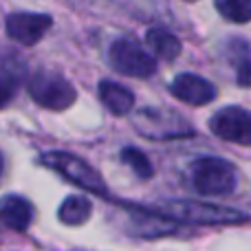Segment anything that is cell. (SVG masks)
I'll return each instance as SVG.
<instances>
[{"mask_svg":"<svg viewBox=\"0 0 251 251\" xmlns=\"http://www.w3.org/2000/svg\"><path fill=\"white\" fill-rule=\"evenodd\" d=\"M192 185L205 196H229L238 190V170L221 156H201L192 163Z\"/></svg>","mask_w":251,"mask_h":251,"instance_id":"obj_1","label":"cell"},{"mask_svg":"<svg viewBox=\"0 0 251 251\" xmlns=\"http://www.w3.org/2000/svg\"><path fill=\"white\" fill-rule=\"evenodd\" d=\"M163 216L172 218L174 223L183 221L190 225H236V223L247 221V214L238 209L199 203V201H170L163 205Z\"/></svg>","mask_w":251,"mask_h":251,"instance_id":"obj_2","label":"cell"},{"mask_svg":"<svg viewBox=\"0 0 251 251\" xmlns=\"http://www.w3.org/2000/svg\"><path fill=\"white\" fill-rule=\"evenodd\" d=\"M42 165H47L49 170L62 174L69 183H75L79 190H86L91 194L97 196H110L108 194V185L104 183L101 174L97 172L93 165H88L84 159L75 154H69V152H47L42 154Z\"/></svg>","mask_w":251,"mask_h":251,"instance_id":"obj_3","label":"cell"},{"mask_svg":"<svg viewBox=\"0 0 251 251\" xmlns=\"http://www.w3.org/2000/svg\"><path fill=\"white\" fill-rule=\"evenodd\" d=\"M29 95L35 104L49 110H66L75 100L73 84L57 71H38L29 79Z\"/></svg>","mask_w":251,"mask_h":251,"instance_id":"obj_4","label":"cell"},{"mask_svg":"<svg viewBox=\"0 0 251 251\" xmlns=\"http://www.w3.org/2000/svg\"><path fill=\"white\" fill-rule=\"evenodd\" d=\"M134 130L139 134L154 141H168V139L192 137L194 128L185 117L161 108H141L134 115Z\"/></svg>","mask_w":251,"mask_h":251,"instance_id":"obj_5","label":"cell"},{"mask_svg":"<svg viewBox=\"0 0 251 251\" xmlns=\"http://www.w3.org/2000/svg\"><path fill=\"white\" fill-rule=\"evenodd\" d=\"M108 62L122 75H130L137 79L152 77L156 73V60L132 38H119L110 44Z\"/></svg>","mask_w":251,"mask_h":251,"instance_id":"obj_6","label":"cell"},{"mask_svg":"<svg viewBox=\"0 0 251 251\" xmlns=\"http://www.w3.org/2000/svg\"><path fill=\"white\" fill-rule=\"evenodd\" d=\"M209 130L225 141H234L240 146L251 143V117L243 106H225L209 119Z\"/></svg>","mask_w":251,"mask_h":251,"instance_id":"obj_7","label":"cell"},{"mask_svg":"<svg viewBox=\"0 0 251 251\" xmlns=\"http://www.w3.org/2000/svg\"><path fill=\"white\" fill-rule=\"evenodd\" d=\"M53 20L49 13H33V11H18L7 16L4 29L9 38L16 40L22 47H33L35 42L42 40V35L51 29Z\"/></svg>","mask_w":251,"mask_h":251,"instance_id":"obj_8","label":"cell"},{"mask_svg":"<svg viewBox=\"0 0 251 251\" xmlns=\"http://www.w3.org/2000/svg\"><path fill=\"white\" fill-rule=\"evenodd\" d=\"M170 93L176 97L183 104H192V106H205L209 101L216 100L218 91L209 79L201 77L196 73H181L172 79L170 84Z\"/></svg>","mask_w":251,"mask_h":251,"instance_id":"obj_9","label":"cell"},{"mask_svg":"<svg viewBox=\"0 0 251 251\" xmlns=\"http://www.w3.org/2000/svg\"><path fill=\"white\" fill-rule=\"evenodd\" d=\"M26 75V64L16 51H0V108L11 104Z\"/></svg>","mask_w":251,"mask_h":251,"instance_id":"obj_10","label":"cell"},{"mask_svg":"<svg viewBox=\"0 0 251 251\" xmlns=\"http://www.w3.org/2000/svg\"><path fill=\"white\" fill-rule=\"evenodd\" d=\"M0 221L13 231H25L33 223V205L18 194H7L0 199Z\"/></svg>","mask_w":251,"mask_h":251,"instance_id":"obj_11","label":"cell"},{"mask_svg":"<svg viewBox=\"0 0 251 251\" xmlns=\"http://www.w3.org/2000/svg\"><path fill=\"white\" fill-rule=\"evenodd\" d=\"M132 209V218L134 223L130 225V231L139 236H146V238H154V236H165L172 234L176 229V223L168 216H161L156 212H148V209Z\"/></svg>","mask_w":251,"mask_h":251,"instance_id":"obj_12","label":"cell"},{"mask_svg":"<svg viewBox=\"0 0 251 251\" xmlns=\"http://www.w3.org/2000/svg\"><path fill=\"white\" fill-rule=\"evenodd\" d=\"M100 100L104 101V106L117 117H126L128 113H132L134 106V95L130 88H126L124 84L113 82V79H101L100 82Z\"/></svg>","mask_w":251,"mask_h":251,"instance_id":"obj_13","label":"cell"},{"mask_svg":"<svg viewBox=\"0 0 251 251\" xmlns=\"http://www.w3.org/2000/svg\"><path fill=\"white\" fill-rule=\"evenodd\" d=\"M146 42H148V47H150V51L156 53V55L165 62L176 60L178 53H181V40H178L172 31L161 29V26H154V29L148 31Z\"/></svg>","mask_w":251,"mask_h":251,"instance_id":"obj_14","label":"cell"},{"mask_svg":"<svg viewBox=\"0 0 251 251\" xmlns=\"http://www.w3.org/2000/svg\"><path fill=\"white\" fill-rule=\"evenodd\" d=\"M93 214V203L86 199V196H79L73 194L69 199H64V203L60 205L57 209V218H60L62 225H69V227H79L91 218Z\"/></svg>","mask_w":251,"mask_h":251,"instance_id":"obj_15","label":"cell"},{"mask_svg":"<svg viewBox=\"0 0 251 251\" xmlns=\"http://www.w3.org/2000/svg\"><path fill=\"white\" fill-rule=\"evenodd\" d=\"M216 11L221 13L225 20L245 25V22H249V18H251V4L247 0H218Z\"/></svg>","mask_w":251,"mask_h":251,"instance_id":"obj_16","label":"cell"},{"mask_svg":"<svg viewBox=\"0 0 251 251\" xmlns=\"http://www.w3.org/2000/svg\"><path fill=\"white\" fill-rule=\"evenodd\" d=\"M122 159H124L126 165L132 168V172L137 174L139 178H150L152 176V163L141 150H137V148H124Z\"/></svg>","mask_w":251,"mask_h":251,"instance_id":"obj_17","label":"cell"},{"mask_svg":"<svg viewBox=\"0 0 251 251\" xmlns=\"http://www.w3.org/2000/svg\"><path fill=\"white\" fill-rule=\"evenodd\" d=\"M0 172H2V154H0Z\"/></svg>","mask_w":251,"mask_h":251,"instance_id":"obj_18","label":"cell"}]
</instances>
